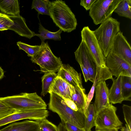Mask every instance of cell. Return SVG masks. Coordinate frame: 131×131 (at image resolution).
Wrapping results in <instances>:
<instances>
[{
    "label": "cell",
    "mask_w": 131,
    "mask_h": 131,
    "mask_svg": "<svg viewBox=\"0 0 131 131\" xmlns=\"http://www.w3.org/2000/svg\"><path fill=\"white\" fill-rule=\"evenodd\" d=\"M85 91V89H82L73 86L71 98L77 105L78 110L83 113L87 98Z\"/></svg>",
    "instance_id": "cell-20"
},
{
    "label": "cell",
    "mask_w": 131,
    "mask_h": 131,
    "mask_svg": "<svg viewBox=\"0 0 131 131\" xmlns=\"http://www.w3.org/2000/svg\"><path fill=\"white\" fill-rule=\"evenodd\" d=\"M120 22L111 17L101 23L93 33L106 58L110 51L115 37L120 31Z\"/></svg>",
    "instance_id": "cell-4"
},
{
    "label": "cell",
    "mask_w": 131,
    "mask_h": 131,
    "mask_svg": "<svg viewBox=\"0 0 131 131\" xmlns=\"http://www.w3.org/2000/svg\"><path fill=\"white\" fill-rule=\"evenodd\" d=\"M17 111L11 109L0 101V119L13 113Z\"/></svg>",
    "instance_id": "cell-30"
},
{
    "label": "cell",
    "mask_w": 131,
    "mask_h": 131,
    "mask_svg": "<svg viewBox=\"0 0 131 131\" xmlns=\"http://www.w3.org/2000/svg\"><path fill=\"white\" fill-rule=\"evenodd\" d=\"M58 131H59V130L58 129Z\"/></svg>",
    "instance_id": "cell-41"
},
{
    "label": "cell",
    "mask_w": 131,
    "mask_h": 131,
    "mask_svg": "<svg viewBox=\"0 0 131 131\" xmlns=\"http://www.w3.org/2000/svg\"><path fill=\"white\" fill-rule=\"evenodd\" d=\"M97 82V80L95 77L93 85L87 96L86 102L84 110L83 113L84 114L86 112L90 102L93 98L95 86Z\"/></svg>",
    "instance_id": "cell-32"
},
{
    "label": "cell",
    "mask_w": 131,
    "mask_h": 131,
    "mask_svg": "<svg viewBox=\"0 0 131 131\" xmlns=\"http://www.w3.org/2000/svg\"><path fill=\"white\" fill-rule=\"evenodd\" d=\"M40 45V50L31 60L39 66L42 72H58L63 64L60 58L54 54L47 42H41Z\"/></svg>",
    "instance_id": "cell-5"
},
{
    "label": "cell",
    "mask_w": 131,
    "mask_h": 131,
    "mask_svg": "<svg viewBox=\"0 0 131 131\" xmlns=\"http://www.w3.org/2000/svg\"><path fill=\"white\" fill-rule=\"evenodd\" d=\"M49 94V109L57 113L62 122H68L84 128L85 117L83 113L79 110L74 111L69 107L63 99L59 95L52 92Z\"/></svg>",
    "instance_id": "cell-2"
},
{
    "label": "cell",
    "mask_w": 131,
    "mask_h": 131,
    "mask_svg": "<svg viewBox=\"0 0 131 131\" xmlns=\"http://www.w3.org/2000/svg\"><path fill=\"white\" fill-rule=\"evenodd\" d=\"M49 112L46 109H34L18 111L0 119V127L9 123L24 119L33 120L40 122L46 118Z\"/></svg>",
    "instance_id": "cell-9"
},
{
    "label": "cell",
    "mask_w": 131,
    "mask_h": 131,
    "mask_svg": "<svg viewBox=\"0 0 131 131\" xmlns=\"http://www.w3.org/2000/svg\"><path fill=\"white\" fill-rule=\"evenodd\" d=\"M50 1L47 0H33L32 4L31 9H35L38 15L49 16V5Z\"/></svg>",
    "instance_id": "cell-25"
},
{
    "label": "cell",
    "mask_w": 131,
    "mask_h": 131,
    "mask_svg": "<svg viewBox=\"0 0 131 131\" xmlns=\"http://www.w3.org/2000/svg\"><path fill=\"white\" fill-rule=\"evenodd\" d=\"M5 14L0 13V19L2 18L4 16Z\"/></svg>",
    "instance_id": "cell-40"
},
{
    "label": "cell",
    "mask_w": 131,
    "mask_h": 131,
    "mask_svg": "<svg viewBox=\"0 0 131 131\" xmlns=\"http://www.w3.org/2000/svg\"><path fill=\"white\" fill-rule=\"evenodd\" d=\"M49 9V16L60 29L67 32L76 29L77 23L75 16L64 1L50 2Z\"/></svg>",
    "instance_id": "cell-1"
},
{
    "label": "cell",
    "mask_w": 131,
    "mask_h": 131,
    "mask_svg": "<svg viewBox=\"0 0 131 131\" xmlns=\"http://www.w3.org/2000/svg\"><path fill=\"white\" fill-rule=\"evenodd\" d=\"M122 0H96L89 10V15L96 25L110 17Z\"/></svg>",
    "instance_id": "cell-6"
},
{
    "label": "cell",
    "mask_w": 131,
    "mask_h": 131,
    "mask_svg": "<svg viewBox=\"0 0 131 131\" xmlns=\"http://www.w3.org/2000/svg\"><path fill=\"white\" fill-rule=\"evenodd\" d=\"M39 122L30 120L13 122L0 131H39Z\"/></svg>",
    "instance_id": "cell-17"
},
{
    "label": "cell",
    "mask_w": 131,
    "mask_h": 131,
    "mask_svg": "<svg viewBox=\"0 0 131 131\" xmlns=\"http://www.w3.org/2000/svg\"><path fill=\"white\" fill-rule=\"evenodd\" d=\"M73 87L57 76L51 85L48 93L52 92L63 99L71 100Z\"/></svg>",
    "instance_id": "cell-15"
},
{
    "label": "cell",
    "mask_w": 131,
    "mask_h": 131,
    "mask_svg": "<svg viewBox=\"0 0 131 131\" xmlns=\"http://www.w3.org/2000/svg\"><path fill=\"white\" fill-rule=\"evenodd\" d=\"M84 115V129L85 131H91V128L95 126L94 120L96 116L93 104H90Z\"/></svg>",
    "instance_id": "cell-23"
},
{
    "label": "cell",
    "mask_w": 131,
    "mask_h": 131,
    "mask_svg": "<svg viewBox=\"0 0 131 131\" xmlns=\"http://www.w3.org/2000/svg\"><path fill=\"white\" fill-rule=\"evenodd\" d=\"M122 108L124 120L130 131H131V106L123 104Z\"/></svg>",
    "instance_id": "cell-29"
},
{
    "label": "cell",
    "mask_w": 131,
    "mask_h": 131,
    "mask_svg": "<svg viewBox=\"0 0 131 131\" xmlns=\"http://www.w3.org/2000/svg\"><path fill=\"white\" fill-rule=\"evenodd\" d=\"M96 0H81L80 5L84 7L87 11L89 10Z\"/></svg>",
    "instance_id": "cell-34"
},
{
    "label": "cell",
    "mask_w": 131,
    "mask_h": 131,
    "mask_svg": "<svg viewBox=\"0 0 131 131\" xmlns=\"http://www.w3.org/2000/svg\"><path fill=\"white\" fill-rule=\"evenodd\" d=\"M17 44L19 49L24 51L27 53L28 56L31 57L38 52L41 47L40 45L31 46L21 41L18 42Z\"/></svg>",
    "instance_id": "cell-27"
},
{
    "label": "cell",
    "mask_w": 131,
    "mask_h": 131,
    "mask_svg": "<svg viewBox=\"0 0 131 131\" xmlns=\"http://www.w3.org/2000/svg\"><path fill=\"white\" fill-rule=\"evenodd\" d=\"M0 101L12 109L17 111L46 109L47 105L36 92L0 97Z\"/></svg>",
    "instance_id": "cell-3"
},
{
    "label": "cell",
    "mask_w": 131,
    "mask_h": 131,
    "mask_svg": "<svg viewBox=\"0 0 131 131\" xmlns=\"http://www.w3.org/2000/svg\"><path fill=\"white\" fill-rule=\"evenodd\" d=\"M57 75L73 86L82 89H85L82 85L81 73H78L69 64H63Z\"/></svg>",
    "instance_id": "cell-14"
},
{
    "label": "cell",
    "mask_w": 131,
    "mask_h": 131,
    "mask_svg": "<svg viewBox=\"0 0 131 131\" xmlns=\"http://www.w3.org/2000/svg\"><path fill=\"white\" fill-rule=\"evenodd\" d=\"M62 31V30L59 29L56 32H51L45 29L40 23L38 31L39 34H35V36L40 38L41 42H44L45 40L47 39L60 40H61L60 35Z\"/></svg>",
    "instance_id": "cell-21"
},
{
    "label": "cell",
    "mask_w": 131,
    "mask_h": 131,
    "mask_svg": "<svg viewBox=\"0 0 131 131\" xmlns=\"http://www.w3.org/2000/svg\"><path fill=\"white\" fill-rule=\"evenodd\" d=\"M95 131H118V129H102L96 130Z\"/></svg>",
    "instance_id": "cell-37"
},
{
    "label": "cell",
    "mask_w": 131,
    "mask_h": 131,
    "mask_svg": "<svg viewBox=\"0 0 131 131\" xmlns=\"http://www.w3.org/2000/svg\"><path fill=\"white\" fill-rule=\"evenodd\" d=\"M117 110L116 107L111 104L110 106L99 112L96 115L94 120L96 130L121 128L123 123L116 114Z\"/></svg>",
    "instance_id": "cell-7"
},
{
    "label": "cell",
    "mask_w": 131,
    "mask_h": 131,
    "mask_svg": "<svg viewBox=\"0 0 131 131\" xmlns=\"http://www.w3.org/2000/svg\"><path fill=\"white\" fill-rule=\"evenodd\" d=\"M82 40L86 43L91 53L96 67H104L106 58L103 55L93 32L88 26L84 27L81 31Z\"/></svg>",
    "instance_id": "cell-8"
},
{
    "label": "cell",
    "mask_w": 131,
    "mask_h": 131,
    "mask_svg": "<svg viewBox=\"0 0 131 131\" xmlns=\"http://www.w3.org/2000/svg\"><path fill=\"white\" fill-rule=\"evenodd\" d=\"M8 16L13 21V25L9 29L14 31L19 35L29 39L35 36V32L31 31L27 27L25 19L20 15Z\"/></svg>",
    "instance_id": "cell-16"
},
{
    "label": "cell",
    "mask_w": 131,
    "mask_h": 131,
    "mask_svg": "<svg viewBox=\"0 0 131 131\" xmlns=\"http://www.w3.org/2000/svg\"><path fill=\"white\" fill-rule=\"evenodd\" d=\"M105 65L112 76L131 77V65L125 60L110 52L105 59Z\"/></svg>",
    "instance_id": "cell-11"
},
{
    "label": "cell",
    "mask_w": 131,
    "mask_h": 131,
    "mask_svg": "<svg viewBox=\"0 0 131 131\" xmlns=\"http://www.w3.org/2000/svg\"><path fill=\"white\" fill-rule=\"evenodd\" d=\"M74 53L76 60L79 65L83 64L87 69L90 77L89 81L93 83L96 74V66L91 52L83 40H82Z\"/></svg>",
    "instance_id": "cell-10"
},
{
    "label": "cell",
    "mask_w": 131,
    "mask_h": 131,
    "mask_svg": "<svg viewBox=\"0 0 131 131\" xmlns=\"http://www.w3.org/2000/svg\"><path fill=\"white\" fill-rule=\"evenodd\" d=\"M119 16L131 19V0H122L114 10Z\"/></svg>",
    "instance_id": "cell-22"
},
{
    "label": "cell",
    "mask_w": 131,
    "mask_h": 131,
    "mask_svg": "<svg viewBox=\"0 0 131 131\" xmlns=\"http://www.w3.org/2000/svg\"><path fill=\"white\" fill-rule=\"evenodd\" d=\"M79 65L83 74L85 81V82H86L88 80H89L90 79L88 71L87 69L83 64H80Z\"/></svg>",
    "instance_id": "cell-36"
},
{
    "label": "cell",
    "mask_w": 131,
    "mask_h": 131,
    "mask_svg": "<svg viewBox=\"0 0 131 131\" xmlns=\"http://www.w3.org/2000/svg\"><path fill=\"white\" fill-rule=\"evenodd\" d=\"M121 92L124 101H131V77H122Z\"/></svg>",
    "instance_id": "cell-26"
},
{
    "label": "cell",
    "mask_w": 131,
    "mask_h": 131,
    "mask_svg": "<svg viewBox=\"0 0 131 131\" xmlns=\"http://www.w3.org/2000/svg\"><path fill=\"white\" fill-rule=\"evenodd\" d=\"M4 75V72L3 70L0 67V80L3 77Z\"/></svg>",
    "instance_id": "cell-39"
},
{
    "label": "cell",
    "mask_w": 131,
    "mask_h": 131,
    "mask_svg": "<svg viewBox=\"0 0 131 131\" xmlns=\"http://www.w3.org/2000/svg\"><path fill=\"white\" fill-rule=\"evenodd\" d=\"M122 76L113 80V83L108 91V100L112 104H121L124 101L121 92Z\"/></svg>",
    "instance_id": "cell-18"
},
{
    "label": "cell",
    "mask_w": 131,
    "mask_h": 131,
    "mask_svg": "<svg viewBox=\"0 0 131 131\" xmlns=\"http://www.w3.org/2000/svg\"><path fill=\"white\" fill-rule=\"evenodd\" d=\"M95 90V98L93 105L96 116L101 110L108 107L111 104L109 101V89L105 81L97 82Z\"/></svg>",
    "instance_id": "cell-13"
},
{
    "label": "cell",
    "mask_w": 131,
    "mask_h": 131,
    "mask_svg": "<svg viewBox=\"0 0 131 131\" xmlns=\"http://www.w3.org/2000/svg\"><path fill=\"white\" fill-rule=\"evenodd\" d=\"M1 13L7 15H20L19 2L18 0H0Z\"/></svg>",
    "instance_id": "cell-19"
},
{
    "label": "cell",
    "mask_w": 131,
    "mask_h": 131,
    "mask_svg": "<svg viewBox=\"0 0 131 131\" xmlns=\"http://www.w3.org/2000/svg\"><path fill=\"white\" fill-rule=\"evenodd\" d=\"M110 52L115 53L131 65V46L121 31L115 37Z\"/></svg>",
    "instance_id": "cell-12"
},
{
    "label": "cell",
    "mask_w": 131,
    "mask_h": 131,
    "mask_svg": "<svg viewBox=\"0 0 131 131\" xmlns=\"http://www.w3.org/2000/svg\"><path fill=\"white\" fill-rule=\"evenodd\" d=\"M57 76V73H56L48 72L44 73L41 77L42 85L41 93V96H45L49 92L51 85Z\"/></svg>",
    "instance_id": "cell-24"
},
{
    "label": "cell",
    "mask_w": 131,
    "mask_h": 131,
    "mask_svg": "<svg viewBox=\"0 0 131 131\" xmlns=\"http://www.w3.org/2000/svg\"><path fill=\"white\" fill-rule=\"evenodd\" d=\"M62 122L67 131H85L84 128H80L71 123Z\"/></svg>",
    "instance_id": "cell-33"
},
{
    "label": "cell",
    "mask_w": 131,
    "mask_h": 131,
    "mask_svg": "<svg viewBox=\"0 0 131 131\" xmlns=\"http://www.w3.org/2000/svg\"><path fill=\"white\" fill-rule=\"evenodd\" d=\"M39 122V131H58V127L46 118Z\"/></svg>",
    "instance_id": "cell-28"
},
{
    "label": "cell",
    "mask_w": 131,
    "mask_h": 131,
    "mask_svg": "<svg viewBox=\"0 0 131 131\" xmlns=\"http://www.w3.org/2000/svg\"><path fill=\"white\" fill-rule=\"evenodd\" d=\"M121 131H130L126 124H125V127H121Z\"/></svg>",
    "instance_id": "cell-38"
},
{
    "label": "cell",
    "mask_w": 131,
    "mask_h": 131,
    "mask_svg": "<svg viewBox=\"0 0 131 131\" xmlns=\"http://www.w3.org/2000/svg\"><path fill=\"white\" fill-rule=\"evenodd\" d=\"M13 24V21L8 15L5 14L4 16L0 19V31L9 29Z\"/></svg>",
    "instance_id": "cell-31"
},
{
    "label": "cell",
    "mask_w": 131,
    "mask_h": 131,
    "mask_svg": "<svg viewBox=\"0 0 131 131\" xmlns=\"http://www.w3.org/2000/svg\"><path fill=\"white\" fill-rule=\"evenodd\" d=\"M63 99L64 102L69 107L75 111H77L79 110L75 104L72 100L69 99Z\"/></svg>",
    "instance_id": "cell-35"
}]
</instances>
